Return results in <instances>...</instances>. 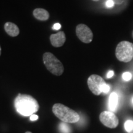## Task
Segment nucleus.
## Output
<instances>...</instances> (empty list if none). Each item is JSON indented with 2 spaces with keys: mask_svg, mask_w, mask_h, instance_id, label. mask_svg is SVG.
<instances>
[{
  "mask_svg": "<svg viewBox=\"0 0 133 133\" xmlns=\"http://www.w3.org/2000/svg\"><path fill=\"white\" fill-rule=\"evenodd\" d=\"M14 106L17 112L25 116H31L37 112L39 106L38 101L28 94H19L14 100Z\"/></svg>",
  "mask_w": 133,
  "mask_h": 133,
  "instance_id": "nucleus-1",
  "label": "nucleus"
},
{
  "mask_svg": "<svg viewBox=\"0 0 133 133\" xmlns=\"http://www.w3.org/2000/svg\"><path fill=\"white\" fill-rule=\"evenodd\" d=\"M52 112L58 118L64 123H75L80 119L77 112L62 104H55L52 107Z\"/></svg>",
  "mask_w": 133,
  "mask_h": 133,
  "instance_id": "nucleus-2",
  "label": "nucleus"
},
{
  "mask_svg": "<svg viewBox=\"0 0 133 133\" xmlns=\"http://www.w3.org/2000/svg\"><path fill=\"white\" fill-rule=\"evenodd\" d=\"M43 61L46 69L53 75L60 76L64 72V67L62 63L51 52L44 53Z\"/></svg>",
  "mask_w": 133,
  "mask_h": 133,
  "instance_id": "nucleus-3",
  "label": "nucleus"
},
{
  "mask_svg": "<svg viewBox=\"0 0 133 133\" xmlns=\"http://www.w3.org/2000/svg\"><path fill=\"white\" fill-rule=\"evenodd\" d=\"M116 57L123 62H128L133 58V44L129 41H121L118 44L115 51Z\"/></svg>",
  "mask_w": 133,
  "mask_h": 133,
  "instance_id": "nucleus-4",
  "label": "nucleus"
},
{
  "mask_svg": "<svg viewBox=\"0 0 133 133\" xmlns=\"http://www.w3.org/2000/svg\"><path fill=\"white\" fill-rule=\"evenodd\" d=\"M106 84L104 79L97 75H92L88 79V85L91 92L99 96L102 93V88Z\"/></svg>",
  "mask_w": 133,
  "mask_h": 133,
  "instance_id": "nucleus-5",
  "label": "nucleus"
},
{
  "mask_svg": "<svg viewBox=\"0 0 133 133\" xmlns=\"http://www.w3.org/2000/svg\"><path fill=\"white\" fill-rule=\"evenodd\" d=\"M76 33L78 38L84 43H90L92 41L93 33L91 30L86 25L81 24L76 28Z\"/></svg>",
  "mask_w": 133,
  "mask_h": 133,
  "instance_id": "nucleus-6",
  "label": "nucleus"
},
{
  "mask_svg": "<svg viewBox=\"0 0 133 133\" xmlns=\"http://www.w3.org/2000/svg\"><path fill=\"white\" fill-rule=\"evenodd\" d=\"M99 118L104 125L110 128H115L118 124V119L114 113L110 111H104L101 113Z\"/></svg>",
  "mask_w": 133,
  "mask_h": 133,
  "instance_id": "nucleus-7",
  "label": "nucleus"
},
{
  "mask_svg": "<svg viewBox=\"0 0 133 133\" xmlns=\"http://www.w3.org/2000/svg\"><path fill=\"white\" fill-rule=\"evenodd\" d=\"M65 41L66 36L64 31H60L56 34H52L50 36V41L51 44L55 48H59L62 46Z\"/></svg>",
  "mask_w": 133,
  "mask_h": 133,
  "instance_id": "nucleus-8",
  "label": "nucleus"
},
{
  "mask_svg": "<svg viewBox=\"0 0 133 133\" xmlns=\"http://www.w3.org/2000/svg\"><path fill=\"white\" fill-rule=\"evenodd\" d=\"M4 28L7 34L12 37H16L19 35L20 30L19 27L14 23L10 22H6L4 24Z\"/></svg>",
  "mask_w": 133,
  "mask_h": 133,
  "instance_id": "nucleus-9",
  "label": "nucleus"
},
{
  "mask_svg": "<svg viewBox=\"0 0 133 133\" xmlns=\"http://www.w3.org/2000/svg\"><path fill=\"white\" fill-rule=\"evenodd\" d=\"M33 14L36 19L41 21H46L49 18L48 11L43 8H36L33 11Z\"/></svg>",
  "mask_w": 133,
  "mask_h": 133,
  "instance_id": "nucleus-10",
  "label": "nucleus"
},
{
  "mask_svg": "<svg viewBox=\"0 0 133 133\" xmlns=\"http://www.w3.org/2000/svg\"><path fill=\"white\" fill-rule=\"evenodd\" d=\"M118 105V96L117 93L112 92L109 96V109L110 112H115Z\"/></svg>",
  "mask_w": 133,
  "mask_h": 133,
  "instance_id": "nucleus-11",
  "label": "nucleus"
},
{
  "mask_svg": "<svg viewBox=\"0 0 133 133\" xmlns=\"http://www.w3.org/2000/svg\"><path fill=\"white\" fill-rule=\"evenodd\" d=\"M59 130L62 133H70L71 128L70 126L66 123H61L59 126Z\"/></svg>",
  "mask_w": 133,
  "mask_h": 133,
  "instance_id": "nucleus-12",
  "label": "nucleus"
},
{
  "mask_svg": "<svg viewBox=\"0 0 133 133\" xmlns=\"http://www.w3.org/2000/svg\"><path fill=\"white\" fill-rule=\"evenodd\" d=\"M124 127L125 130L128 132H130L133 129V121L131 120V119H128V120L126 121L125 123H124Z\"/></svg>",
  "mask_w": 133,
  "mask_h": 133,
  "instance_id": "nucleus-13",
  "label": "nucleus"
},
{
  "mask_svg": "<svg viewBox=\"0 0 133 133\" xmlns=\"http://www.w3.org/2000/svg\"><path fill=\"white\" fill-rule=\"evenodd\" d=\"M132 74H131L130 72H129V71H126V72L123 73L122 75V78L125 81H130L131 79H132Z\"/></svg>",
  "mask_w": 133,
  "mask_h": 133,
  "instance_id": "nucleus-14",
  "label": "nucleus"
},
{
  "mask_svg": "<svg viewBox=\"0 0 133 133\" xmlns=\"http://www.w3.org/2000/svg\"><path fill=\"white\" fill-rule=\"evenodd\" d=\"M110 89V86L106 83V84H105V85L104 86V87H103V88H102V92L105 93V94H107V93L109 92Z\"/></svg>",
  "mask_w": 133,
  "mask_h": 133,
  "instance_id": "nucleus-15",
  "label": "nucleus"
},
{
  "mask_svg": "<svg viewBox=\"0 0 133 133\" xmlns=\"http://www.w3.org/2000/svg\"><path fill=\"white\" fill-rule=\"evenodd\" d=\"M114 1L113 0H107V2H106V6L109 8H111L114 7Z\"/></svg>",
  "mask_w": 133,
  "mask_h": 133,
  "instance_id": "nucleus-16",
  "label": "nucleus"
},
{
  "mask_svg": "<svg viewBox=\"0 0 133 133\" xmlns=\"http://www.w3.org/2000/svg\"><path fill=\"white\" fill-rule=\"evenodd\" d=\"M114 75V71L112 70H110L109 72L107 73V78H110L113 77V76Z\"/></svg>",
  "mask_w": 133,
  "mask_h": 133,
  "instance_id": "nucleus-17",
  "label": "nucleus"
},
{
  "mask_svg": "<svg viewBox=\"0 0 133 133\" xmlns=\"http://www.w3.org/2000/svg\"><path fill=\"white\" fill-rule=\"evenodd\" d=\"M61 28V25L59 24V23H56V24H55L54 25V26H53V29L56 30H59Z\"/></svg>",
  "mask_w": 133,
  "mask_h": 133,
  "instance_id": "nucleus-18",
  "label": "nucleus"
},
{
  "mask_svg": "<svg viewBox=\"0 0 133 133\" xmlns=\"http://www.w3.org/2000/svg\"><path fill=\"white\" fill-rule=\"evenodd\" d=\"M38 116L36 115H35L33 114L32 115L30 116V119L31 121H35V120H37L38 119Z\"/></svg>",
  "mask_w": 133,
  "mask_h": 133,
  "instance_id": "nucleus-19",
  "label": "nucleus"
},
{
  "mask_svg": "<svg viewBox=\"0 0 133 133\" xmlns=\"http://www.w3.org/2000/svg\"><path fill=\"white\" fill-rule=\"evenodd\" d=\"M1 46H0V56H1Z\"/></svg>",
  "mask_w": 133,
  "mask_h": 133,
  "instance_id": "nucleus-20",
  "label": "nucleus"
},
{
  "mask_svg": "<svg viewBox=\"0 0 133 133\" xmlns=\"http://www.w3.org/2000/svg\"><path fill=\"white\" fill-rule=\"evenodd\" d=\"M129 133H133V129H132V131H131V132H129Z\"/></svg>",
  "mask_w": 133,
  "mask_h": 133,
  "instance_id": "nucleus-21",
  "label": "nucleus"
},
{
  "mask_svg": "<svg viewBox=\"0 0 133 133\" xmlns=\"http://www.w3.org/2000/svg\"><path fill=\"white\" fill-rule=\"evenodd\" d=\"M92 1H99V0H92Z\"/></svg>",
  "mask_w": 133,
  "mask_h": 133,
  "instance_id": "nucleus-22",
  "label": "nucleus"
},
{
  "mask_svg": "<svg viewBox=\"0 0 133 133\" xmlns=\"http://www.w3.org/2000/svg\"><path fill=\"white\" fill-rule=\"evenodd\" d=\"M25 133H31V132H29V131H27V132H26Z\"/></svg>",
  "mask_w": 133,
  "mask_h": 133,
  "instance_id": "nucleus-23",
  "label": "nucleus"
},
{
  "mask_svg": "<svg viewBox=\"0 0 133 133\" xmlns=\"http://www.w3.org/2000/svg\"><path fill=\"white\" fill-rule=\"evenodd\" d=\"M132 104H133V97H132Z\"/></svg>",
  "mask_w": 133,
  "mask_h": 133,
  "instance_id": "nucleus-24",
  "label": "nucleus"
}]
</instances>
